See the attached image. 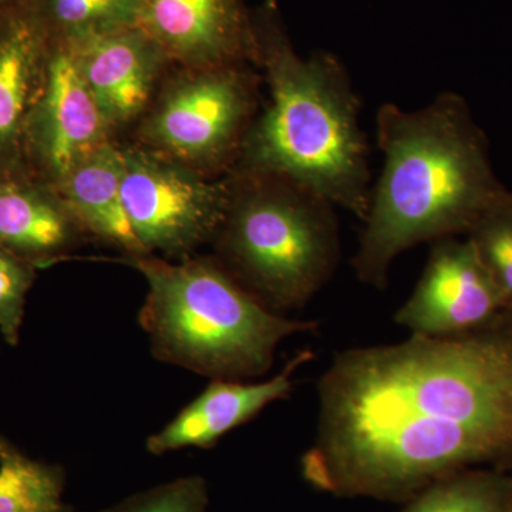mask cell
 <instances>
[{"mask_svg":"<svg viewBox=\"0 0 512 512\" xmlns=\"http://www.w3.org/2000/svg\"><path fill=\"white\" fill-rule=\"evenodd\" d=\"M473 242H434L420 281L394 315L410 335L447 338L483 325L505 303Z\"/></svg>","mask_w":512,"mask_h":512,"instance_id":"9","label":"cell"},{"mask_svg":"<svg viewBox=\"0 0 512 512\" xmlns=\"http://www.w3.org/2000/svg\"><path fill=\"white\" fill-rule=\"evenodd\" d=\"M470 239L505 301L512 302V205L505 198L485 212Z\"/></svg>","mask_w":512,"mask_h":512,"instance_id":"18","label":"cell"},{"mask_svg":"<svg viewBox=\"0 0 512 512\" xmlns=\"http://www.w3.org/2000/svg\"><path fill=\"white\" fill-rule=\"evenodd\" d=\"M123 197L128 220L147 255L183 259L212 242L231 198V180L210 177L123 146Z\"/></svg>","mask_w":512,"mask_h":512,"instance_id":"7","label":"cell"},{"mask_svg":"<svg viewBox=\"0 0 512 512\" xmlns=\"http://www.w3.org/2000/svg\"><path fill=\"white\" fill-rule=\"evenodd\" d=\"M114 136L72 50L52 39L45 83L23 134L26 171L55 187L80 161L114 141Z\"/></svg>","mask_w":512,"mask_h":512,"instance_id":"8","label":"cell"},{"mask_svg":"<svg viewBox=\"0 0 512 512\" xmlns=\"http://www.w3.org/2000/svg\"><path fill=\"white\" fill-rule=\"evenodd\" d=\"M37 268L18 255L0 251V333L10 346L20 339L26 296L36 279Z\"/></svg>","mask_w":512,"mask_h":512,"instance_id":"19","label":"cell"},{"mask_svg":"<svg viewBox=\"0 0 512 512\" xmlns=\"http://www.w3.org/2000/svg\"><path fill=\"white\" fill-rule=\"evenodd\" d=\"M279 0H265L264 6L269 9H278Z\"/></svg>","mask_w":512,"mask_h":512,"instance_id":"23","label":"cell"},{"mask_svg":"<svg viewBox=\"0 0 512 512\" xmlns=\"http://www.w3.org/2000/svg\"><path fill=\"white\" fill-rule=\"evenodd\" d=\"M86 238L55 187L30 175L0 177V251L46 268L69 258Z\"/></svg>","mask_w":512,"mask_h":512,"instance_id":"14","label":"cell"},{"mask_svg":"<svg viewBox=\"0 0 512 512\" xmlns=\"http://www.w3.org/2000/svg\"><path fill=\"white\" fill-rule=\"evenodd\" d=\"M123 173V146L111 141L73 167L55 190L89 237L133 258L147 254L128 220Z\"/></svg>","mask_w":512,"mask_h":512,"instance_id":"15","label":"cell"},{"mask_svg":"<svg viewBox=\"0 0 512 512\" xmlns=\"http://www.w3.org/2000/svg\"><path fill=\"white\" fill-rule=\"evenodd\" d=\"M148 285L140 320L161 362L224 380L264 376L285 339L318 323L269 311L214 256L127 258Z\"/></svg>","mask_w":512,"mask_h":512,"instance_id":"4","label":"cell"},{"mask_svg":"<svg viewBox=\"0 0 512 512\" xmlns=\"http://www.w3.org/2000/svg\"><path fill=\"white\" fill-rule=\"evenodd\" d=\"M312 359V350H301L281 372L262 382L212 379L207 389L164 429L148 437V453L163 456L181 448L214 446L225 434L254 419L269 404L286 399L295 387L296 373Z\"/></svg>","mask_w":512,"mask_h":512,"instance_id":"13","label":"cell"},{"mask_svg":"<svg viewBox=\"0 0 512 512\" xmlns=\"http://www.w3.org/2000/svg\"><path fill=\"white\" fill-rule=\"evenodd\" d=\"M228 177L231 198L212 239L214 258L269 311L303 308L338 268L335 205L284 178Z\"/></svg>","mask_w":512,"mask_h":512,"instance_id":"5","label":"cell"},{"mask_svg":"<svg viewBox=\"0 0 512 512\" xmlns=\"http://www.w3.org/2000/svg\"><path fill=\"white\" fill-rule=\"evenodd\" d=\"M254 19L268 101L229 174L284 178L365 220L372 192L369 141L348 70L329 52L299 55L276 9L264 6Z\"/></svg>","mask_w":512,"mask_h":512,"instance_id":"3","label":"cell"},{"mask_svg":"<svg viewBox=\"0 0 512 512\" xmlns=\"http://www.w3.org/2000/svg\"><path fill=\"white\" fill-rule=\"evenodd\" d=\"M376 134L382 173L372 185L352 265L362 284L382 289L400 255L473 228L504 195L454 94H439L416 110L383 104Z\"/></svg>","mask_w":512,"mask_h":512,"instance_id":"2","label":"cell"},{"mask_svg":"<svg viewBox=\"0 0 512 512\" xmlns=\"http://www.w3.org/2000/svg\"><path fill=\"white\" fill-rule=\"evenodd\" d=\"M453 512H501L493 487L476 480H451Z\"/></svg>","mask_w":512,"mask_h":512,"instance_id":"21","label":"cell"},{"mask_svg":"<svg viewBox=\"0 0 512 512\" xmlns=\"http://www.w3.org/2000/svg\"><path fill=\"white\" fill-rule=\"evenodd\" d=\"M208 491L204 478H178L127 498L103 512H207Z\"/></svg>","mask_w":512,"mask_h":512,"instance_id":"20","label":"cell"},{"mask_svg":"<svg viewBox=\"0 0 512 512\" xmlns=\"http://www.w3.org/2000/svg\"><path fill=\"white\" fill-rule=\"evenodd\" d=\"M16 2V0H0V8L10 5V3Z\"/></svg>","mask_w":512,"mask_h":512,"instance_id":"24","label":"cell"},{"mask_svg":"<svg viewBox=\"0 0 512 512\" xmlns=\"http://www.w3.org/2000/svg\"><path fill=\"white\" fill-rule=\"evenodd\" d=\"M50 39L76 42L133 28L140 0H35Z\"/></svg>","mask_w":512,"mask_h":512,"instance_id":"17","label":"cell"},{"mask_svg":"<svg viewBox=\"0 0 512 512\" xmlns=\"http://www.w3.org/2000/svg\"><path fill=\"white\" fill-rule=\"evenodd\" d=\"M256 69L175 67L138 121L137 146L210 177L228 175L259 111Z\"/></svg>","mask_w":512,"mask_h":512,"instance_id":"6","label":"cell"},{"mask_svg":"<svg viewBox=\"0 0 512 512\" xmlns=\"http://www.w3.org/2000/svg\"><path fill=\"white\" fill-rule=\"evenodd\" d=\"M403 512H453L451 481L440 480L424 488Z\"/></svg>","mask_w":512,"mask_h":512,"instance_id":"22","label":"cell"},{"mask_svg":"<svg viewBox=\"0 0 512 512\" xmlns=\"http://www.w3.org/2000/svg\"><path fill=\"white\" fill-rule=\"evenodd\" d=\"M114 133L138 123L170 69L163 50L138 26L63 42Z\"/></svg>","mask_w":512,"mask_h":512,"instance_id":"11","label":"cell"},{"mask_svg":"<svg viewBox=\"0 0 512 512\" xmlns=\"http://www.w3.org/2000/svg\"><path fill=\"white\" fill-rule=\"evenodd\" d=\"M511 451L512 336L410 335L333 357L302 470L329 493L392 498Z\"/></svg>","mask_w":512,"mask_h":512,"instance_id":"1","label":"cell"},{"mask_svg":"<svg viewBox=\"0 0 512 512\" xmlns=\"http://www.w3.org/2000/svg\"><path fill=\"white\" fill-rule=\"evenodd\" d=\"M137 26L173 67H258L255 19L244 0H140Z\"/></svg>","mask_w":512,"mask_h":512,"instance_id":"10","label":"cell"},{"mask_svg":"<svg viewBox=\"0 0 512 512\" xmlns=\"http://www.w3.org/2000/svg\"><path fill=\"white\" fill-rule=\"evenodd\" d=\"M50 42L35 0L0 8V177L29 175L23 134L45 83Z\"/></svg>","mask_w":512,"mask_h":512,"instance_id":"12","label":"cell"},{"mask_svg":"<svg viewBox=\"0 0 512 512\" xmlns=\"http://www.w3.org/2000/svg\"><path fill=\"white\" fill-rule=\"evenodd\" d=\"M62 468L33 460L0 437V512H64Z\"/></svg>","mask_w":512,"mask_h":512,"instance_id":"16","label":"cell"}]
</instances>
